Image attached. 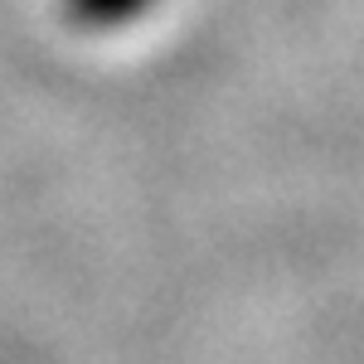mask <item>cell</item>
<instances>
[{
    "label": "cell",
    "instance_id": "1",
    "mask_svg": "<svg viewBox=\"0 0 364 364\" xmlns=\"http://www.w3.org/2000/svg\"><path fill=\"white\" fill-rule=\"evenodd\" d=\"M151 0H63V15L73 20L87 34H102V29H117L127 20H136Z\"/></svg>",
    "mask_w": 364,
    "mask_h": 364
}]
</instances>
